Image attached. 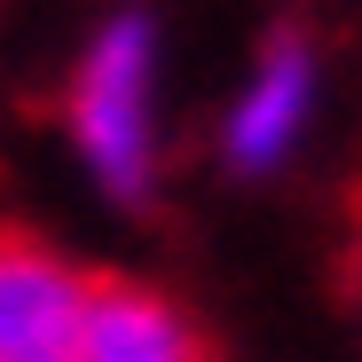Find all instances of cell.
<instances>
[{
  "label": "cell",
  "instance_id": "7a4b0ae2",
  "mask_svg": "<svg viewBox=\"0 0 362 362\" xmlns=\"http://www.w3.org/2000/svg\"><path fill=\"white\" fill-rule=\"evenodd\" d=\"M103 276L47 236L0 228V362H79Z\"/></svg>",
  "mask_w": 362,
  "mask_h": 362
},
{
  "label": "cell",
  "instance_id": "6da1fadb",
  "mask_svg": "<svg viewBox=\"0 0 362 362\" xmlns=\"http://www.w3.org/2000/svg\"><path fill=\"white\" fill-rule=\"evenodd\" d=\"M64 134L110 205L158 197V32L142 8L103 16L64 79Z\"/></svg>",
  "mask_w": 362,
  "mask_h": 362
},
{
  "label": "cell",
  "instance_id": "277c9868",
  "mask_svg": "<svg viewBox=\"0 0 362 362\" xmlns=\"http://www.w3.org/2000/svg\"><path fill=\"white\" fill-rule=\"evenodd\" d=\"M79 362H213L197 323L173 308L165 291L150 284H103L95 291V315H87V346Z\"/></svg>",
  "mask_w": 362,
  "mask_h": 362
},
{
  "label": "cell",
  "instance_id": "3957f363",
  "mask_svg": "<svg viewBox=\"0 0 362 362\" xmlns=\"http://www.w3.org/2000/svg\"><path fill=\"white\" fill-rule=\"evenodd\" d=\"M315 95H323L315 47L299 40V32H276V40L252 55L245 87H236V103H228V118H221V158H228V173H276V165H291L299 134H308V118H315Z\"/></svg>",
  "mask_w": 362,
  "mask_h": 362
}]
</instances>
